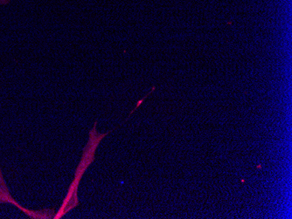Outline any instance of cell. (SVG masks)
I'll list each match as a JSON object with an SVG mask.
<instances>
[{
	"instance_id": "1",
	"label": "cell",
	"mask_w": 292,
	"mask_h": 219,
	"mask_svg": "<svg viewBox=\"0 0 292 219\" xmlns=\"http://www.w3.org/2000/svg\"><path fill=\"white\" fill-rule=\"evenodd\" d=\"M8 203L15 206L24 214L31 218H51L54 214L50 212V209H42V210H33L25 208L14 198L11 194L10 189L7 186V183L4 180L3 172H2L1 165H0V204Z\"/></svg>"
},
{
	"instance_id": "2",
	"label": "cell",
	"mask_w": 292,
	"mask_h": 219,
	"mask_svg": "<svg viewBox=\"0 0 292 219\" xmlns=\"http://www.w3.org/2000/svg\"><path fill=\"white\" fill-rule=\"evenodd\" d=\"M11 0H0V5H6L10 3Z\"/></svg>"
}]
</instances>
